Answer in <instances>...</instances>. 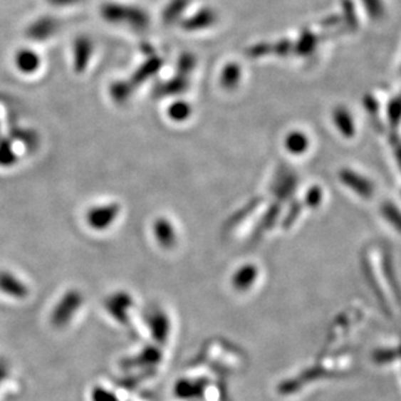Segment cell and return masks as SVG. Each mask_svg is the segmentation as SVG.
I'll list each match as a JSON object with an SVG mask.
<instances>
[{"label":"cell","instance_id":"cell-3","mask_svg":"<svg viewBox=\"0 0 401 401\" xmlns=\"http://www.w3.org/2000/svg\"><path fill=\"white\" fill-rule=\"evenodd\" d=\"M14 162H15V155L9 150L7 142L1 141V145H0V165L8 166Z\"/></svg>","mask_w":401,"mask_h":401},{"label":"cell","instance_id":"cell-1","mask_svg":"<svg viewBox=\"0 0 401 401\" xmlns=\"http://www.w3.org/2000/svg\"><path fill=\"white\" fill-rule=\"evenodd\" d=\"M0 289L14 297L26 296V288L20 281L7 273H0Z\"/></svg>","mask_w":401,"mask_h":401},{"label":"cell","instance_id":"cell-4","mask_svg":"<svg viewBox=\"0 0 401 401\" xmlns=\"http://www.w3.org/2000/svg\"><path fill=\"white\" fill-rule=\"evenodd\" d=\"M8 374V365L3 358H0V383L6 379Z\"/></svg>","mask_w":401,"mask_h":401},{"label":"cell","instance_id":"cell-2","mask_svg":"<svg viewBox=\"0 0 401 401\" xmlns=\"http://www.w3.org/2000/svg\"><path fill=\"white\" fill-rule=\"evenodd\" d=\"M16 64L20 71H23L25 73H31L38 67V58L36 53H31L29 50H23L17 53Z\"/></svg>","mask_w":401,"mask_h":401}]
</instances>
